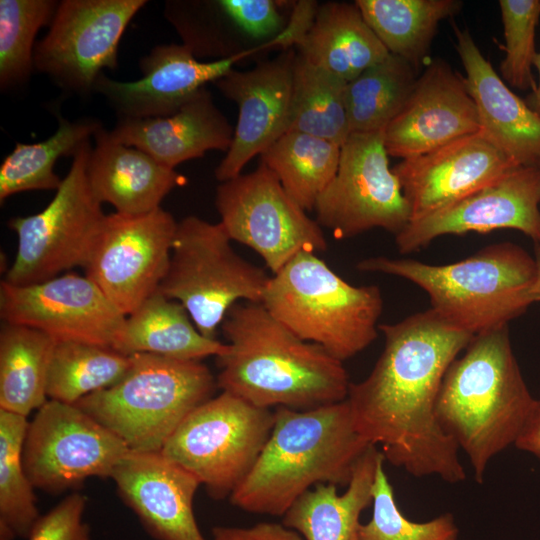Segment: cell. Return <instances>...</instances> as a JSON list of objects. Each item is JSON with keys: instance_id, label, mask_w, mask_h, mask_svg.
I'll return each instance as SVG.
<instances>
[{"instance_id": "obj_1", "label": "cell", "mask_w": 540, "mask_h": 540, "mask_svg": "<svg viewBox=\"0 0 540 540\" xmlns=\"http://www.w3.org/2000/svg\"><path fill=\"white\" fill-rule=\"evenodd\" d=\"M379 330L383 352L364 380L350 384L346 399L357 431L415 477L464 481L459 448L440 426L435 406L446 370L474 335L431 308Z\"/></svg>"}, {"instance_id": "obj_2", "label": "cell", "mask_w": 540, "mask_h": 540, "mask_svg": "<svg viewBox=\"0 0 540 540\" xmlns=\"http://www.w3.org/2000/svg\"><path fill=\"white\" fill-rule=\"evenodd\" d=\"M227 351L217 385L257 407L310 410L347 399L343 362L305 341L262 303L239 302L221 324Z\"/></svg>"}, {"instance_id": "obj_3", "label": "cell", "mask_w": 540, "mask_h": 540, "mask_svg": "<svg viewBox=\"0 0 540 540\" xmlns=\"http://www.w3.org/2000/svg\"><path fill=\"white\" fill-rule=\"evenodd\" d=\"M371 445L357 431L347 400L310 410L277 407L270 436L230 502L249 513L283 516L317 484L348 485Z\"/></svg>"}, {"instance_id": "obj_4", "label": "cell", "mask_w": 540, "mask_h": 540, "mask_svg": "<svg viewBox=\"0 0 540 540\" xmlns=\"http://www.w3.org/2000/svg\"><path fill=\"white\" fill-rule=\"evenodd\" d=\"M464 350L444 374L435 412L481 483L490 460L515 444L535 398L513 353L508 325L474 335Z\"/></svg>"}, {"instance_id": "obj_5", "label": "cell", "mask_w": 540, "mask_h": 540, "mask_svg": "<svg viewBox=\"0 0 540 540\" xmlns=\"http://www.w3.org/2000/svg\"><path fill=\"white\" fill-rule=\"evenodd\" d=\"M539 261L538 254L502 242L446 265L379 256L359 261L357 269L411 281L426 292L441 318L476 335L507 326L535 303Z\"/></svg>"}, {"instance_id": "obj_6", "label": "cell", "mask_w": 540, "mask_h": 540, "mask_svg": "<svg viewBox=\"0 0 540 540\" xmlns=\"http://www.w3.org/2000/svg\"><path fill=\"white\" fill-rule=\"evenodd\" d=\"M261 303L298 337L342 362L377 338L383 310L378 286L348 283L312 252L273 274Z\"/></svg>"}, {"instance_id": "obj_7", "label": "cell", "mask_w": 540, "mask_h": 540, "mask_svg": "<svg viewBox=\"0 0 540 540\" xmlns=\"http://www.w3.org/2000/svg\"><path fill=\"white\" fill-rule=\"evenodd\" d=\"M125 376L75 405L131 451H161L183 420L213 397L217 385L198 360L137 353Z\"/></svg>"}, {"instance_id": "obj_8", "label": "cell", "mask_w": 540, "mask_h": 540, "mask_svg": "<svg viewBox=\"0 0 540 540\" xmlns=\"http://www.w3.org/2000/svg\"><path fill=\"white\" fill-rule=\"evenodd\" d=\"M224 226L197 216L177 224L169 267L158 292L181 303L204 336L216 339L239 301L261 303L270 277L240 255Z\"/></svg>"}, {"instance_id": "obj_9", "label": "cell", "mask_w": 540, "mask_h": 540, "mask_svg": "<svg viewBox=\"0 0 540 540\" xmlns=\"http://www.w3.org/2000/svg\"><path fill=\"white\" fill-rule=\"evenodd\" d=\"M274 424V411L222 391L194 409L162 453L192 473L214 499L230 497L249 474Z\"/></svg>"}, {"instance_id": "obj_10", "label": "cell", "mask_w": 540, "mask_h": 540, "mask_svg": "<svg viewBox=\"0 0 540 540\" xmlns=\"http://www.w3.org/2000/svg\"><path fill=\"white\" fill-rule=\"evenodd\" d=\"M86 143L52 201L40 212L9 220L17 235V252L4 281L23 286L46 281L74 267L85 266L103 221L102 203L91 190Z\"/></svg>"}, {"instance_id": "obj_11", "label": "cell", "mask_w": 540, "mask_h": 540, "mask_svg": "<svg viewBox=\"0 0 540 540\" xmlns=\"http://www.w3.org/2000/svg\"><path fill=\"white\" fill-rule=\"evenodd\" d=\"M215 205L230 239L254 250L272 274L302 252L327 248L318 222L262 162L249 173L221 182Z\"/></svg>"}, {"instance_id": "obj_12", "label": "cell", "mask_w": 540, "mask_h": 540, "mask_svg": "<svg viewBox=\"0 0 540 540\" xmlns=\"http://www.w3.org/2000/svg\"><path fill=\"white\" fill-rule=\"evenodd\" d=\"M383 131L352 133L341 146L337 172L316 200V221L337 239L381 228L400 233L409 204L389 167Z\"/></svg>"}, {"instance_id": "obj_13", "label": "cell", "mask_w": 540, "mask_h": 540, "mask_svg": "<svg viewBox=\"0 0 540 540\" xmlns=\"http://www.w3.org/2000/svg\"><path fill=\"white\" fill-rule=\"evenodd\" d=\"M146 0H62L34 50V70L67 93L89 96L104 69L118 67V46Z\"/></svg>"}, {"instance_id": "obj_14", "label": "cell", "mask_w": 540, "mask_h": 540, "mask_svg": "<svg viewBox=\"0 0 540 540\" xmlns=\"http://www.w3.org/2000/svg\"><path fill=\"white\" fill-rule=\"evenodd\" d=\"M129 451L119 437L75 404L48 399L28 423L23 464L34 488L60 493L78 488L90 477L111 478Z\"/></svg>"}, {"instance_id": "obj_15", "label": "cell", "mask_w": 540, "mask_h": 540, "mask_svg": "<svg viewBox=\"0 0 540 540\" xmlns=\"http://www.w3.org/2000/svg\"><path fill=\"white\" fill-rule=\"evenodd\" d=\"M177 224L162 207L141 215H106L85 275L125 316L158 291L169 267Z\"/></svg>"}, {"instance_id": "obj_16", "label": "cell", "mask_w": 540, "mask_h": 540, "mask_svg": "<svg viewBox=\"0 0 540 540\" xmlns=\"http://www.w3.org/2000/svg\"><path fill=\"white\" fill-rule=\"evenodd\" d=\"M3 322L37 329L57 343L112 347L126 316L86 275L66 273L43 282L17 286L2 281Z\"/></svg>"}, {"instance_id": "obj_17", "label": "cell", "mask_w": 540, "mask_h": 540, "mask_svg": "<svg viewBox=\"0 0 540 540\" xmlns=\"http://www.w3.org/2000/svg\"><path fill=\"white\" fill-rule=\"evenodd\" d=\"M540 166L517 167L461 200L411 221L395 236L402 253L446 234L514 229L540 246Z\"/></svg>"}, {"instance_id": "obj_18", "label": "cell", "mask_w": 540, "mask_h": 540, "mask_svg": "<svg viewBox=\"0 0 540 540\" xmlns=\"http://www.w3.org/2000/svg\"><path fill=\"white\" fill-rule=\"evenodd\" d=\"M266 49L264 44L214 61H199L183 44L155 46L139 60L141 78L122 82L102 73L94 92L101 94L118 118L167 116L194 97L205 84L215 83L245 57Z\"/></svg>"}, {"instance_id": "obj_19", "label": "cell", "mask_w": 540, "mask_h": 540, "mask_svg": "<svg viewBox=\"0 0 540 540\" xmlns=\"http://www.w3.org/2000/svg\"><path fill=\"white\" fill-rule=\"evenodd\" d=\"M296 55L294 50H284L250 70L233 68L214 83L239 110L232 143L215 169L218 181L241 174L252 158L287 132Z\"/></svg>"}, {"instance_id": "obj_20", "label": "cell", "mask_w": 540, "mask_h": 540, "mask_svg": "<svg viewBox=\"0 0 540 540\" xmlns=\"http://www.w3.org/2000/svg\"><path fill=\"white\" fill-rule=\"evenodd\" d=\"M517 167L479 131L403 159L392 171L409 204L411 222L461 200Z\"/></svg>"}, {"instance_id": "obj_21", "label": "cell", "mask_w": 540, "mask_h": 540, "mask_svg": "<svg viewBox=\"0 0 540 540\" xmlns=\"http://www.w3.org/2000/svg\"><path fill=\"white\" fill-rule=\"evenodd\" d=\"M480 131L465 77L443 59L432 60L417 77L397 116L383 131L389 156L407 159Z\"/></svg>"}, {"instance_id": "obj_22", "label": "cell", "mask_w": 540, "mask_h": 540, "mask_svg": "<svg viewBox=\"0 0 540 540\" xmlns=\"http://www.w3.org/2000/svg\"><path fill=\"white\" fill-rule=\"evenodd\" d=\"M111 479L123 502L158 540H205L193 512L200 481L162 451H129Z\"/></svg>"}, {"instance_id": "obj_23", "label": "cell", "mask_w": 540, "mask_h": 540, "mask_svg": "<svg viewBox=\"0 0 540 540\" xmlns=\"http://www.w3.org/2000/svg\"><path fill=\"white\" fill-rule=\"evenodd\" d=\"M452 27L480 131L516 166H540V115L509 89L470 32Z\"/></svg>"}, {"instance_id": "obj_24", "label": "cell", "mask_w": 540, "mask_h": 540, "mask_svg": "<svg viewBox=\"0 0 540 540\" xmlns=\"http://www.w3.org/2000/svg\"><path fill=\"white\" fill-rule=\"evenodd\" d=\"M110 136L175 169L211 150L227 152L234 130L203 88L174 113L150 118H118Z\"/></svg>"}, {"instance_id": "obj_25", "label": "cell", "mask_w": 540, "mask_h": 540, "mask_svg": "<svg viewBox=\"0 0 540 540\" xmlns=\"http://www.w3.org/2000/svg\"><path fill=\"white\" fill-rule=\"evenodd\" d=\"M87 177L92 192L117 213L141 215L159 207L186 178L147 153L115 141L103 127L94 135Z\"/></svg>"}, {"instance_id": "obj_26", "label": "cell", "mask_w": 540, "mask_h": 540, "mask_svg": "<svg viewBox=\"0 0 540 540\" xmlns=\"http://www.w3.org/2000/svg\"><path fill=\"white\" fill-rule=\"evenodd\" d=\"M384 458L375 445L369 446L343 494H338L335 484H317L291 505L282 524L304 540H351L362 511L372 503L376 469Z\"/></svg>"}, {"instance_id": "obj_27", "label": "cell", "mask_w": 540, "mask_h": 540, "mask_svg": "<svg viewBox=\"0 0 540 540\" xmlns=\"http://www.w3.org/2000/svg\"><path fill=\"white\" fill-rule=\"evenodd\" d=\"M297 48L306 60L347 82L390 54L355 2L319 5L312 26Z\"/></svg>"}, {"instance_id": "obj_28", "label": "cell", "mask_w": 540, "mask_h": 540, "mask_svg": "<svg viewBox=\"0 0 540 540\" xmlns=\"http://www.w3.org/2000/svg\"><path fill=\"white\" fill-rule=\"evenodd\" d=\"M112 348L125 355L201 361L224 354L228 346L201 334L181 303L157 291L126 316Z\"/></svg>"}, {"instance_id": "obj_29", "label": "cell", "mask_w": 540, "mask_h": 540, "mask_svg": "<svg viewBox=\"0 0 540 540\" xmlns=\"http://www.w3.org/2000/svg\"><path fill=\"white\" fill-rule=\"evenodd\" d=\"M57 342L20 324L0 330V410L27 417L47 401L49 367Z\"/></svg>"}, {"instance_id": "obj_30", "label": "cell", "mask_w": 540, "mask_h": 540, "mask_svg": "<svg viewBox=\"0 0 540 540\" xmlns=\"http://www.w3.org/2000/svg\"><path fill=\"white\" fill-rule=\"evenodd\" d=\"M355 4L388 52L417 71L438 24L463 6L460 0H356Z\"/></svg>"}, {"instance_id": "obj_31", "label": "cell", "mask_w": 540, "mask_h": 540, "mask_svg": "<svg viewBox=\"0 0 540 540\" xmlns=\"http://www.w3.org/2000/svg\"><path fill=\"white\" fill-rule=\"evenodd\" d=\"M58 128L49 138L33 143L17 142L0 166V203L10 196L33 190H57L62 179L54 171L57 160L74 157L103 126L82 118L70 121L56 113Z\"/></svg>"}, {"instance_id": "obj_32", "label": "cell", "mask_w": 540, "mask_h": 540, "mask_svg": "<svg viewBox=\"0 0 540 540\" xmlns=\"http://www.w3.org/2000/svg\"><path fill=\"white\" fill-rule=\"evenodd\" d=\"M347 83L297 53L287 132L306 133L342 146L351 134L346 109Z\"/></svg>"}, {"instance_id": "obj_33", "label": "cell", "mask_w": 540, "mask_h": 540, "mask_svg": "<svg viewBox=\"0 0 540 540\" xmlns=\"http://www.w3.org/2000/svg\"><path fill=\"white\" fill-rule=\"evenodd\" d=\"M340 152L341 146L331 141L288 131L261 155V162L292 199L311 211L337 172Z\"/></svg>"}, {"instance_id": "obj_34", "label": "cell", "mask_w": 540, "mask_h": 540, "mask_svg": "<svg viewBox=\"0 0 540 540\" xmlns=\"http://www.w3.org/2000/svg\"><path fill=\"white\" fill-rule=\"evenodd\" d=\"M417 70L389 54L347 83L346 109L350 133L384 131L406 103Z\"/></svg>"}, {"instance_id": "obj_35", "label": "cell", "mask_w": 540, "mask_h": 540, "mask_svg": "<svg viewBox=\"0 0 540 540\" xmlns=\"http://www.w3.org/2000/svg\"><path fill=\"white\" fill-rule=\"evenodd\" d=\"M131 366V356L112 347L57 343L48 373L47 396L76 404L82 398L119 382Z\"/></svg>"}, {"instance_id": "obj_36", "label": "cell", "mask_w": 540, "mask_h": 540, "mask_svg": "<svg viewBox=\"0 0 540 540\" xmlns=\"http://www.w3.org/2000/svg\"><path fill=\"white\" fill-rule=\"evenodd\" d=\"M27 417L0 410V540L28 537L39 513L23 464Z\"/></svg>"}, {"instance_id": "obj_37", "label": "cell", "mask_w": 540, "mask_h": 540, "mask_svg": "<svg viewBox=\"0 0 540 540\" xmlns=\"http://www.w3.org/2000/svg\"><path fill=\"white\" fill-rule=\"evenodd\" d=\"M60 1L0 0V88L26 84L34 70L35 39L49 26Z\"/></svg>"}, {"instance_id": "obj_38", "label": "cell", "mask_w": 540, "mask_h": 540, "mask_svg": "<svg viewBox=\"0 0 540 540\" xmlns=\"http://www.w3.org/2000/svg\"><path fill=\"white\" fill-rule=\"evenodd\" d=\"M382 459L373 484L371 519L360 523L351 540H457L458 528L450 513L426 522L406 518L398 508Z\"/></svg>"}, {"instance_id": "obj_39", "label": "cell", "mask_w": 540, "mask_h": 540, "mask_svg": "<svg viewBox=\"0 0 540 540\" xmlns=\"http://www.w3.org/2000/svg\"><path fill=\"white\" fill-rule=\"evenodd\" d=\"M505 38V57L500 64L502 80L520 90L536 88L532 74L540 0H500Z\"/></svg>"}, {"instance_id": "obj_40", "label": "cell", "mask_w": 540, "mask_h": 540, "mask_svg": "<svg viewBox=\"0 0 540 540\" xmlns=\"http://www.w3.org/2000/svg\"><path fill=\"white\" fill-rule=\"evenodd\" d=\"M210 3L236 29L254 39L271 40L284 29L275 1L217 0Z\"/></svg>"}, {"instance_id": "obj_41", "label": "cell", "mask_w": 540, "mask_h": 540, "mask_svg": "<svg viewBox=\"0 0 540 540\" xmlns=\"http://www.w3.org/2000/svg\"><path fill=\"white\" fill-rule=\"evenodd\" d=\"M87 497L79 492L66 496L33 525L28 540H90L89 527L82 521Z\"/></svg>"}, {"instance_id": "obj_42", "label": "cell", "mask_w": 540, "mask_h": 540, "mask_svg": "<svg viewBox=\"0 0 540 540\" xmlns=\"http://www.w3.org/2000/svg\"><path fill=\"white\" fill-rule=\"evenodd\" d=\"M213 540H304L295 530L282 523L260 522L249 527L217 526Z\"/></svg>"}, {"instance_id": "obj_43", "label": "cell", "mask_w": 540, "mask_h": 540, "mask_svg": "<svg viewBox=\"0 0 540 540\" xmlns=\"http://www.w3.org/2000/svg\"><path fill=\"white\" fill-rule=\"evenodd\" d=\"M318 7L315 1H299L282 32L268 41L269 46L281 47L283 50L289 49L292 45L297 46L312 26Z\"/></svg>"}, {"instance_id": "obj_44", "label": "cell", "mask_w": 540, "mask_h": 540, "mask_svg": "<svg viewBox=\"0 0 540 540\" xmlns=\"http://www.w3.org/2000/svg\"><path fill=\"white\" fill-rule=\"evenodd\" d=\"M540 460V399H535L527 420L515 444Z\"/></svg>"}, {"instance_id": "obj_45", "label": "cell", "mask_w": 540, "mask_h": 540, "mask_svg": "<svg viewBox=\"0 0 540 540\" xmlns=\"http://www.w3.org/2000/svg\"><path fill=\"white\" fill-rule=\"evenodd\" d=\"M534 66L537 68L539 79L535 90L531 92L526 103L532 110L540 115V52H537L534 58Z\"/></svg>"}, {"instance_id": "obj_46", "label": "cell", "mask_w": 540, "mask_h": 540, "mask_svg": "<svg viewBox=\"0 0 540 540\" xmlns=\"http://www.w3.org/2000/svg\"><path fill=\"white\" fill-rule=\"evenodd\" d=\"M533 294L535 297V302H540V261H539L537 279L533 288Z\"/></svg>"}, {"instance_id": "obj_47", "label": "cell", "mask_w": 540, "mask_h": 540, "mask_svg": "<svg viewBox=\"0 0 540 540\" xmlns=\"http://www.w3.org/2000/svg\"><path fill=\"white\" fill-rule=\"evenodd\" d=\"M538 255L540 256V246H538Z\"/></svg>"}]
</instances>
